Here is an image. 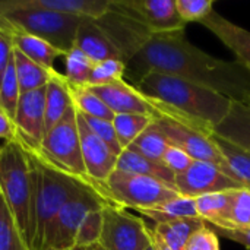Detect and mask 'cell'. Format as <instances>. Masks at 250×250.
<instances>
[{"instance_id": "cell-26", "label": "cell", "mask_w": 250, "mask_h": 250, "mask_svg": "<svg viewBox=\"0 0 250 250\" xmlns=\"http://www.w3.org/2000/svg\"><path fill=\"white\" fill-rule=\"evenodd\" d=\"M207 223L201 218H183L166 224H157L154 234L171 250H185L189 239Z\"/></svg>"}, {"instance_id": "cell-32", "label": "cell", "mask_w": 250, "mask_h": 250, "mask_svg": "<svg viewBox=\"0 0 250 250\" xmlns=\"http://www.w3.org/2000/svg\"><path fill=\"white\" fill-rule=\"evenodd\" d=\"M70 91H72L73 104H75V107H76V110L79 113H82L83 116H89V117L113 122L116 114L88 86L70 88Z\"/></svg>"}, {"instance_id": "cell-1", "label": "cell", "mask_w": 250, "mask_h": 250, "mask_svg": "<svg viewBox=\"0 0 250 250\" xmlns=\"http://www.w3.org/2000/svg\"><path fill=\"white\" fill-rule=\"evenodd\" d=\"M136 82L149 72L167 73L211 88L233 101L250 98V70L237 60L217 59L188 41L185 29L152 34L126 63Z\"/></svg>"}, {"instance_id": "cell-38", "label": "cell", "mask_w": 250, "mask_h": 250, "mask_svg": "<svg viewBox=\"0 0 250 250\" xmlns=\"http://www.w3.org/2000/svg\"><path fill=\"white\" fill-rule=\"evenodd\" d=\"M81 116L83 117V120L86 122V125L89 126V129L116 154V155H120L122 154V146L119 144V139H117V135H116V130H114V126H113V122H108V120H103V119H95V117H89V116H83L81 113Z\"/></svg>"}, {"instance_id": "cell-6", "label": "cell", "mask_w": 250, "mask_h": 250, "mask_svg": "<svg viewBox=\"0 0 250 250\" xmlns=\"http://www.w3.org/2000/svg\"><path fill=\"white\" fill-rule=\"evenodd\" d=\"M105 196L120 208H133L135 211L149 209L170 202L180 195L164 183L139 174H130L114 170L103 185Z\"/></svg>"}, {"instance_id": "cell-31", "label": "cell", "mask_w": 250, "mask_h": 250, "mask_svg": "<svg viewBox=\"0 0 250 250\" xmlns=\"http://www.w3.org/2000/svg\"><path fill=\"white\" fill-rule=\"evenodd\" d=\"M94 64L95 63L86 54H83L79 48L73 47L64 56V78L69 82L70 88L88 86V81Z\"/></svg>"}, {"instance_id": "cell-3", "label": "cell", "mask_w": 250, "mask_h": 250, "mask_svg": "<svg viewBox=\"0 0 250 250\" xmlns=\"http://www.w3.org/2000/svg\"><path fill=\"white\" fill-rule=\"evenodd\" d=\"M23 148L26 149V154L29 157L35 179L34 250H42L45 231L50 223L69 199L91 189H98L104 193V189L91 180L64 171L63 168L57 167L50 160H47L38 149H31L26 145H23Z\"/></svg>"}, {"instance_id": "cell-9", "label": "cell", "mask_w": 250, "mask_h": 250, "mask_svg": "<svg viewBox=\"0 0 250 250\" xmlns=\"http://www.w3.org/2000/svg\"><path fill=\"white\" fill-rule=\"evenodd\" d=\"M152 243V230L144 220L125 208L107 205L103 209V233L98 246L103 250H146Z\"/></svg>"}, {"instance_id": "cell-34", "label": "cell", "mask_w": 250, "mask_h": 250, "mask_svg": "<svg viewBox=\"0 0 250 250\" xmlns=\"http://www.w3.org/2000/svg\"><path fill=\"white\" fill-rule=\"evenodd\" d=\"M19 98H21V89H19V83H18L16 72H15V64L12 60L0 83V108L12 120L15 117Z\"/></svg>"}, {"instance_id": "cell-19", "label": "cell", "mask_w": 250, "mask_h": 250, "mask_svg": "<svg viewBox=\"0 0 250 250\" xmlns=\"http://www.w3.org/2000/svg\"><path fill=\"white\" fill-rule=\"evenodd\" d=\"M75 47L86 54L94 63L108 59L122 60V54L95 19L85 18L82 21L76 34Z\"/></svg>"}, {"instance_id": "cell-28", "label": "cell", "mask_w": 250, "mask_h": 250, "mask_svg": "<svg viewBox=\"0 0 250 250\" xmlns=\"http://www.w3.org/2000/svg\"><path fill=\"white\" fill-rule=\"evenodd\" d=\"M212 141L226 158L236 180L246 189H250V154L245 149L233 145L221 136L212 133Z\"/></svg>"}, {"instance_id": "cell-12", "label": "cell", "mask_w": 250, "mask_h": 250, "mask_svg": "<svg viewBox=\"0 0 250 250\" xmlns=\"http://www.w3.org/2000/svg\"><path fill=\"white\" fill-rule=\"evenodd\" d=\"M245 189L240 183L230 179L217 166L205 161H193L190 167L176 176V192L185 198H199L208 193Z\"/></svg>"}, {"instance_id": "cell-4", "label": "cell", "mask_w": 250, "mask_h": 250, "mask_svg": "<svg viewBox=\"0 0 250 250\" xmlns=\"http://www.w3.org/2000/svg\"><path fill=\"white\" fill-rule=\"evenodd\" d=\"M0 193L9 207L25 245L34 250L35 179L26 149L19 141L0 146Z\"/></svg>"}, {"instance_id": "cell-36", "label": "cell", "mask_w": 250, "mask_h": 250, "mask_svg": "<svg viewBox=\"0 0 250 250\" xmlns=\"http://www.w3.org/2000/svg\"><path fill=\"white\" fill-rule=\"evenodd\" d=\"M101 233H103V209H97L89 212L82 221L76 234L75 246L85 248V249L98 246Z\"/></svg>"}, {"instance_id": "cell-37", "label": "cell", "mask_w": 250, "mask_h": 250, "mask_svg": "<svg viewBox=\"0 0 250 250\" xmlns=\"http://www.w3.org/2000/svg\"><path fill=\"white\" fill-rule=\"evenodd\" d=\"M176 7L180 18L189 22H201L214 12L212 0H176Z\"/></svg>"}, {"instance_id": "cell-41", "label": "cell", "mask_w": 250, "mask_h": 250, "mask_svg": "<svg viewBox=\"0 0 250 250\" xmlns=\"http://www.w3.org/2000/svg\"><path fill=\"white\" fill-rule=\"evenodd\" d=\"M185 250H220L218 236L207 224L189 239Z\"/></svg>"}, {"instance_id": "cell-48", "label": "cell", "mask_w": 250, "mask_h": 250, "mask_svg": "<svg viewBox=\"0 0 250 250\" xmlns=\"http://www.w3.org/2000/svg\"><path fill=\"white\" fill-rule=\"evenodd\" d=\"M89 250H103V249H101L100 246H94V248H91V249H89Z\"/></svg>"}, {"instance_id": "cell-15", "label": "cell", "mask_w": 250, "mask_h": 250, "mask_svg": "<svg viewBox=\"0 0 250 250\" xmlns=\"http://www.w3.org/2000/svg\"><path fill=\"white\" fill-rule=\"evenodd\" d=\"M78 111V110H76ZM78 129L81 136V149L88 177L103 188L110 174L116 170L117 158L116 155L86 125L81 113L78 111Z\"/></svg>"}, {"instance_id": "cell-46", "label": "cell", "mask_w": 250, "mask_h": 250, "mask_svg": "<svg viewBox=\"0 0 250 250\" xmlns=\"http://www.w3.org/2000/svg\"><path fill=\"white\" fill-rule=\"evenodd\" d=\"M146 250H158V246L155 245V242H154V233H152V243L148 246V249Z\"/></svg>"}, {"instance_id": "cell-35", "label": "cell", "mask_w": 250, "mask_h": 250, "mask_svg": "<svg viewBox=\"0 0 250 250\" xmlns=\"http://www.w3.org/2000/svg\"><path fill=\"white\" fill-rule=\"evenodd\" d=\"M126 75V64L119 59H108L104 62H98L94 64L88 86H100L108 85L117 81H122Z\"/></svg>"}, {"instance_id": "cell-2", "label": "cell", "mask_w": 250, "mask_h": 250, "mask_svg": "<svg viewBox=\"0 0 250 250\" xmlns=\"http://www.w3.org/2000/svg\"><path fill=\"white\" fill-rule=\"evenodd\" d=\"M136 88L142 94L160 100L182 114L214 129L227 117L233 103V100L211 88L158 72L145 73L138 81Z\"/></svg>"}, {"instance_id": "cell-45", "label": "cell", "mask_w": 250, "mask_h": 250, "mask_svg": "<svg viewBox=\"0 0 250 250\" xmlns=\"http://www.w3.org/2000/svg\"><path fill=\"white\" fill-rule=\"evenodd\" d=\"M152 233H154V230H152ZM154 242H155V245L158 246V250H171L168 246H166L160 239H157V236L154 234Z\"/></svg>"}, {"instance_id": "cell-10", "label": "cell", "mask_w": 250, "mask_h": 250, "mask_svg": "<svg viewBox=\"0 0 250 250\" xmlns=\"http://www.w3.org/2000/svg\"><path fill=\"white\" fill-rule=\"evenodd\" d=\"M155 123L158 125L160 130L166 136L168 145H173V146L185 151L195 161H205V163H211V164L217 166L230 179L237 182L234 174L231 173L226 158L223 157L218 146L212 141V135L190 129L176 120H171V119L163 117V116H155Z\"/></svg>"}, {"instance_id": "cell-21", "label": "cell", "mask_w": 250, "mask_h": 250, "mask_svg": "<svg viewBox=\"0 0 250 250\" xmlns=\"http://www.w3.org/2000/svg\"><path fill=\"white\" fill-rule=\"evenodd\" d=\"M116 170L155 179L168 186L170 189L176 190V176L164 164L152 161L130 148L122 151V154L117 158Z\"/></svg>"}, {"instance_id": "cell-49", "label": "cell", "mask_w": 250, "mask_h": 250, "mask_svg": "<svg viewBox=\"0 0 250 250\" xmlns=\"http://www.w3.org/2000/svg\"><path fill=\"white\" fill-rule=\"evenodd\" d=\"M249 190H250V189H249Z\"/></svg>"}, {"instance_id": "cell-13", "label": "cell", "mask_w": 250, "mask_h": 250, "mask_svg": "<svg viewBox=\"0 0 250 250\" xmlns=\"http://www.w3.org/2000/svg\"><path fill=\"white\" fill-rule=\"evenodd\" d=\"M45 88L21 94L13 117L18 141L31 149H41L45 136Z\"/></svg>"}, {"instance_id": "cell-16", "label": "cell", "mask_w": 250, "mask_h": 250, "mask_svg": "<svg viewBox=\"0 0 250 250\" xmlns=\"http://www.w3.org/2000/svg\"><path fill=\"white\" fill-rule=\"evenodd\" d=\"M114 114H142L155 117L149 98L125 79L100 86H88Z\"/></svg>"}, {"instance_id": "cell-24", "label": "cell", "mask_w": 250, "mask_h": 250, "mask_svg": "<svg viewBox=\"0 0 250 250\" xmlns=\"http://www.w3.org/2000/svg\"><path fill=\"white\" fill-rule=\"evenodd\" d=\"M3 29H6L13 41V45L16 50H19L23 56H26L28 59H31L32 62H35L37 64L48 69V70H54V60L60 56L64 57V53H62L60 50H57L56 47H53L51 44H48L47 41L37 38L34 35L12 29V28H4L0 26Z\"/></svg>"}, {"instance_id": "cell-20", "label": "cell", "mask_w": 250, "mask_h": 250, "mask_svg": "<svg viewBox=\"0 0 250 250\" xmlns=\"http://www.w3.org/2000/svg\"><path fill=\"white\" fill-rule=\"evenodd\" d=\"M214 133L250 154V98L233 101L227 117L215 127Z\"/></svg>"}, {"instance_id": "cell-11", "label": "cell", "mask_w": 250, "mask_h": 250, "mask_svg": "<svg viewBox=\"0 0 250 250\" xmlns=\"http://www.w3.org/2000/svg\"><path fill=\"white\" fill-rule=\"evenodd\" d=\"M95 21L113 41V44L122 54V60L125 62V64L144 47V44L152 35V32L139 19L117 7L113 0L110 3L108 12Z\"/></svg>"}, {"instance_id": "cell-25", "label": "cell", "mask_w": 250, "mask_h": 250, "mask_svg": "<svg viewBox=\"0 0 250 250\" xmlns=\"http://www.w3.org/2000/svg\"><path fill=\"white\" fill-rule=\"evenodd\" d=\"M13 64H15V72H16L21 94L45 88L51 81L53 75L57 72V70H48L37 64L16 48L13 51Z\"/></svg>"}, {"instance_id": "cell-29", "label": "cell", "mask_w": 250, "mask_h": 250, "mask_svg": "<svg viewBox=\"0 0 250 250\" xmlns=\"http://www.w3.org/2000/svg\"><path fill=\"white\" fill-rule=\"evenodd\" d=\"M168 146L170 145H168L166 136L163 135V132L160 130V127L154 119V122L133 141V144L129 148L152 161L163 164V157Z\"/></svg>"}, {"instance_id": "cell-44", "label": "cell", "mask_w": 250, "mask_h": 250, "mask_svg": "<svg viewBox=\"0 0 250 250\" xmlns=\"http://www.w3.org/2000/svg\"><path fill=\"white\" fill-rule=\"evenodd\" d=\"M0 139H4V142L18 141V132L15 123L1 108H0Z\"/></svg>"}, {"instance_id": "cell-43", "label": "cell", "mask_w": 250, "mask_h": 250, "mask_svg": "<svg viewBox=\"0 0 250 250\" xmlns=\"http://www.w3.org/2000/svg\"><path fill=\"white\" fill-rule=\"evenodd\" d=\"M214 233L220 237H226L229 240H233L246 249L250 250V227L245 229H220V227H212Z\"/></svg>"}, {"instance_id": "cell-33", "label": "cell", "mask_w": 250, "mask_h": 250, "mask_svg": "<svg viewBox=\"0 0 250 250\" xmlns=\"http://www.w3.org/2000/svg\"><path fill=\"white\" fill-rule=\"evenodd\" d=\"M0 250H29L0 193Z\"/></svg>"}, {"instance_id": "cell-18", "label": "cell", "mask_w": 250, "mask_h": 250, "mask_svg": "<svg viewBox=\"0 0 250 250\" xmlns=\"http://www.w3.org/2000/svg\"><path fill=\"white\" fill-rule=\"evenodd\" d=\"M209 29L229 50L236 56V60L250 70V31L226 19L217 12H212L199 22Z\"/></svg>"}, {"instance_id": "cell-7", "label": "cell", "mask_w": 250, "mask_h": 250, "mask_svg": "<svg viewBox=\"0 0 250 250\" xmlns=\"http://www.w3.org/2000/svg\"><path fill=\"white\" fill-rule=\"evenodd\" d=\"M107 205L114 204H111L98 189L82 192L69 199L50 223L45 231L42 250L75 248L76 234L85 217L92 211L104 209Z\"/></svg>"}, {"instance_id": "cell-23", "label": "cell", "mask_w": 250, "mask_h": 250, "mask_svg": "<svg viewBox=\"0 0 250 250\" xmlns=\"http://www.w3.org/2000/svg\"><path fill=\"white\" fill-rule=\"evenodd\" d=\"M234 193L236 190H227L195 198L199 218L204 220L207 224H211L212 227L231 229L230 214L234 201Z\"/></svg>"}, {"instance_id": "cell-42", "label": "cell", "mask_w": 250, "mask_h": 250, "mask_svg": "<svg viewBox=\"0 0 250 250\" xmlns=\"http://www.w3.org/2000/svg\"><path fill=\"white\" fill-rule=\"evenodd\" d=\"M13 51H15V45L10 34L6 29L0 28V83L10 62L13 60Z\"/></svg>"}, {"instance_id": "cell-40", "label": "cell", "mask_w": 250, "mask_h": 250, "mask_svg": "<svg viewBox=\"0 0 250 250\" xmlns=\"http://www.w3.org/2000/svg\"><path fill=\"white\" fill-rule=\"evenodd\" d=\"M195 160H192V157H189L185 151L170 145L167 148V151L164 152V157H163V164L174 174V176H179L182 173H185L190 164L193 163Z\"/></svg>"}, {"instance_id": "cell-39", "label": "cell", "mask_w": 250, "mask_h": 250, "mask_svg": "<svg viewBox=\"0 0 250 250\" xmlns=\"http://www.w3.org/2000/svg\"><path fill=\"white\" fill-rule=\"evenodd\" d=\"M231 229L250 227V190L239 189L234 193V201L230 214Z\"/></svg>"}, {"instance_id": "cell-14", "label": "cell", "mask_w": 250, "mask_h": 250, "mask_svg": "<svg viewBox=\"0 0 250 250\" xmlns=\"http://www.w3.org/2000/svg\"><path fill=\"white\" fill-rule=\"evenodd\" d=\"M113 3L139 19L152 34L173 32L186 28L176 0H113Z\"/></svg>"}, {"instance_id": "cell-17", "label": "cell", "mask_w": 250, "mask_h": 250, "mask_svg": "<svg viewBox=\"0 0 250 250\" xmlns=\"http://www.w3.org/2000/svg\"><path fill=\"white\" fill-rule=\"evenodd\" d=\"M111 0H0V15L16 9H42L100 19L110 9Z\"/></svg>"}, {"instance_id": "cell-47", "label": "cell", "mask_w": 250, "mask_h": 250, "mask_svg": "<svg viewBox=\"0 0 250 250\" xmlns=\"http://www.w3.org/2000/svg\"><path fill=\"white\" fill-rule=\"evenodd\" d=\"M44 250H89V249H85V248H72V249H44Z\"/></svg>"}, {"instance_id": "cell-30", "label": "cell", "mask_w": 250, "mask_h": 250, "mask_svg": "<svg viewBox=\"0 0 250 250\" xmlns=\"http://www.w3.org/2000/svg\"><path fill=\"white\" fill-rule=\"evenodd\" d=\"M155 117L142 114H116L113 126L122 149L129 148L133 141L154 122Z\"/></svg>"}, {"instance_id": "cell-22", "label": "cell", "mask_w": 250, "mask_h": 250, "mask_svg": "<svg viewBox=\"0 0 250 250\" xmlns=\"http://www.w3.org/2000/svg\"><path fill=\"white\" fill-rule=\"evenodd\" d=\"M70 85L64 75L56 72L45 88V133L73 107Z\"/></svg>"}, {"instance_id": "cell-8", "label": "cell", "mask_w": 250, "mask_h": 250, "mask_svg": "<svg viewBox=\"0 0 250 250\" xmlns=\"http://www.w3.org/2000/svg\"><path fill=\"white\" fill-rule=\"evenodd\" d=\"M38 151L64 171L91 180L86 174L82 158L81 136L78 129V111L75 105L64 114V117L59 123H56L45 133L41 149Z\"/></svg>"}, {"instance_id": "cell-5", "label": "cell", "mask_w": 250, "mask_h": 250, "mask_svg": "<svg viewBox=\"0 0 250 250\" xmlns=\"http://www.w3.org/2000/svg\"><path fill=\"white\" fill-rule=\"evenodd\" d=\"M83 19L42 9H16L0 15V26L41 38L66 56L75 47L76 34Z\"/></svg>"}, {"instance_id": "cell-27", "label": "cell", "mask_w": 250, "mask_h": 250, "mask_svg": "<svg viewBox=\"0 0 250 250\" xmlns=\"http://www.w3.org/2000/svg\"><path fill=\"white\" fill-rule=\"evenodd\" d=\"M138 212L154 221L155 226L171 223L176 220H183V218H199L196 211V201L193 198H185V196H179L163 205L149 209H141Z\"/></svg>"}]
</instances>
